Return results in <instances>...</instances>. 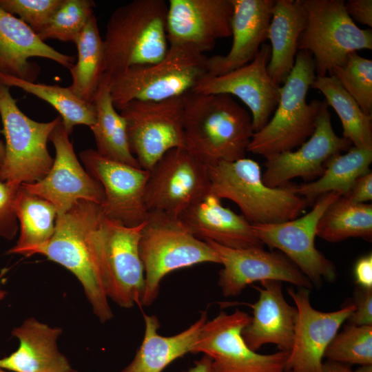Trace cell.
Returning a JSON list of instances; mask_svg holds the SVG:
<instances>
[{
    "label": "cell",
    "instance_id": "obj_9",
    "mask_svg": "<svg viewBox=\"0 0 372 372\" xmlns=\"http://www.w3.org/2000/svg\"><path fill=\"white\" fill-rule=\"evenodd\" d=\"M343 0H302L307 24L298 50L311 54L316 76L329 75L348 56L372 49V31L361 29L347 13Z\"/></svg>",
    "mask_w": 372,
    "mask_h": 372
},
{
    "label": "cell",
    "instance_id": "obj_2",
    "mask_svg": "<svg viewBox=\"0 0 372 372\" xmlns=\"http://www.w3.org/2000/svg\"><path fill=\"white\" fill-rule=\"evenodd\" d=\"M185 148L207 167L245 157L254 133L251 116L227 94L185 95Z\"/></svg>",
    "mask_w": 372,
    "mask_h": 372
},
{
    "label": "cell",
    "instance_id": "obj_31",
    "mask_svg": "<svg viewBox=\"0 0 372 372\" xmlns=\"http://www.w3.org/2000/svg\"><path fill=\"white\" fill-rule=\"evenodd\" d=\"M372 148L351 146L346 153L331 156L325 163L323 174L316 180L299 185H291L293 191L313 204L322 195L338 192L346 196L355 180L370 171Z\"/></svg>",
    "mask_w": 372,
    "mask_h": 372
},
{
    "label": "cell",
    "instance_id": "obj_27",
    "mask_svg": "<svg viewBox=\"0 0 372 372\" xmlns=\"http://www.w3.org/2000/svg\"><path fill=\"white\" fill-rule=\"evenodd\" d=\"M307 24L302 0H276L268 29L271 56L267 72L271 80L281 86L294 63L298 39Z\"/></svg>",
    "mask_w": 372,
    "mask_h": 372
},
{
    "label": "cell",
    "instance_id": "obj_37",
    "mask_svg": "<svg viewBox=\"0 0 372 372\" xmlns=\"http://www.w3.org/2000/svg\"><path fill=\"white\" fill-rule=\"evenodd\" d=\"M96 3L92 0H63L48 23L37 34L43 41L56 39L74 43L90 17Z\"/></svg>",
    "mask_w": 372,
    "mask_h": 372
},
{
    "label": "cell",
    "instance_id": "obj_28",
    "mask_svg": "<svg viewBox=\"0 0 372 372\" xmlns=\"http://www.w3.org/2000/svg\"><path fill=\"white\" fill-rule=\"evenodd\" d=\"M144 320L145 329L142 344L133 360L120 372H162L174 360L192 352L208 319L207 312L204 311L189 327L172 336L158 333L160 322L156 316L144 314Z\"/></svg>",
    "mask_w": 372,
    "mask_h": 372
},
{
    "label": "cell",
    "instance_id": "obj_50",
    "mask_svg": "<svg viewBox=\"0 0 372 372\" xmlns=\"http://www.w3.org/2000/svg\"><path fill=\"white\" fill-rule=\"evenodd\" d=\"M70 372H76L75 370L72 369Z\"/></svg>",
    "mask_w": 372,
    "mask_h": 372
},
{
    "label": "cell",
    "instance_id": "obj_20",
    "mask_svg": "<svg viewBox=\"0 0 372 372\" xmlns=\"http://www.w3.org/2000/svg\"><path fill=\"white\" fill-rule=\"evenodd\" d=\"M351 146L349 141L334 132L328 105L324 101L313 133L297 150L265 158L262 180L269 187H278L297 177L305 180L319 178L331 156L347 152Z\"/></svg>",
    "mask_w": 372,
    "mask_h": 372
},
{
    "label": "cell",
    "instance_id": "obj_22",
    "mask_svg": "<svg viewBox=\"0 0 372 372\" xmlns=\"http://www.w3.org/2000/svg\"><path fill=\"white\" fill-rule=\"evenodd\" d=\"M232 44L225 55L207 57V74L219 76L250 63L267 39L274 0H231Z\"/></svg>",
    "mask_w": 372,
    "mask_h": 372
},
{
    "label": "cell",
    "instance_id": "obj_7",
    "mask_svg": "<svg viewBox=\"0 0 372 372\" xmlns=\"http://www.w3.org/2000/svg\"><path fill=\"white\" fill-rule=\"evenodd\" d=\"M138 248L145 271L143 306L154 302L161 282L169 273L200 263L220 264L206 241L193 236L178 217L161 211L148 212Z\"/></svg>",
    "mask_w": 372,
    "mask_h": 372
},
{
    "label": "cell",
    "instance_id": "obj_19",
    "mask_svg": "<svg viewBox=\"0 0 372 372\" xmlns=\"http://www.w3.org/2000/svg\"><path fill=\"white\" fill-rule=\"evenodd\" d=\"M271 47L263 43L249 63L219 76L205 75L192 92L227 94L238 98L249 108L254 132L269 121L278 103L280 86L267 72Z\"/></svg>",
    "mask_w": 372,
    "mask_h": 372
},
{
    "label": "cell",
    "instance_id": "obj_16",
    "mask_svg": "<svg viewBox=\"0 0 372 372\" xmlns=\"http://www.w3.org/2000/svg\"><path fill=\"white\" fill-rule=\"evenodd\" d=\"M144 223L127 227L104 217V289L107 298L123 308L141 305L144 295L145 271L138 248Z\"/></svg>",
    "mask_w": 372,
    "mask_h": 372
},
{
    "label": "cell",
    "instance_id": "obj_45",
    "mask_svg": "<svg viewBox=\"0 0 372 372\" xmlns=\"http://www.w3.org/2000/svg\"><path fill=\"white\" fill-rule=\"evenodd\" d=\"M187 372H214L211 359L209 356L203 355L200 360L195 362L194 366Z\"/></svg>",
    "mask_w": 372,
    "mask_h": 372
},
{
    "label": "cell",
    "instance_id": "obj_6",
    "mask_svg": "<svg viewBox=\"0 0 372 372\" xmlns=\"http://www.w3.org/2000/svg\"><path fill=\"white\" fill-rule=\"evenodd\" d=\"M207 56L189 45H169L159 61L136 66L110 77L118 111L132 101H159L192 92L207 74Z\"/></svg>",
    "mask_w": 372,
    "mask_h": 372
},
{
    "label": "cell",
    "instance_id": "obj_25",
    "mask_svg": "<svg viewBox=\"0 0 372 372\" xmlns=\"http://www.w3.org/2000/svg\"><path fill=\"white\" fill-rule=\"evenodd\" d=\"M256 288L259 298L251 304L253 317L243 329L242 335L247 346L254 351L267 344H276L280 351H289L293 339L297 309L285 300L282 282H260Z\"/></svg>",
    "mask_w": 372,
    "mask_h": 372
},
{
    "label": "cell",
    "instance_id": "obj_11",
    "mask_svg": "<svg viewBox=\"0 0 372 372\" xmlns=\"http://www.w3.org/2000/svg\"><path fill=\"white\" fill-rule=\"evenodd\" d=\"M184 99L132 101L119 111L126 122L131 152L141 168L150 170L169 150L185 148Z\"/></svg>",
    "mask_w": 372,
    "mask_h": 372
},
{
    "label": "cell",
    "instance_id": "obj_8",
    "mask_svg": "<svg viewBox=\"0 0 372 372\" xmlns=\"http://www.w3.org/2000/svg\"><path fill=\"white\" fill-rule=\"evenodd\" d=\"M0 116L6 138L0 180L19 188L23 184L41 180L54 162L48 149V141L61 118L59 116L49 122L32 120L17 106L10 87L1 82Z\"/></svg>",
    "mask_w": 372,
    "mask_h": 372
},
{
    "label": "cell",
    "instance_id": "obj_24",
    "mask_svg": "<svg viewBox=\"0 0 372 372\" xmlns=\"http://www.w3.org/2000/svg\"><path fill=\"white\" fill-rule=\"evenodd\" d=\"M196 238L212 240L234 249L264 247L252 224L242 215L223 206L210 192L189 206L178 216Z\"/></svg>",
    "mask_w": 372,
    "mask_h": 372
},
{
    "label": "cell",
    "instance_id": "obj_23",
    "mask_svg": "<svg viewBox=\"0 0 372 372\" xmlns=\"http://www.w3.org/2000/svg\"><path fill=\"white\" fill-rule=\"evenodd\" d=\"M32 57L54 61L68 70L74 61L73 56L48 45L25 22L0 7V73L35 82L40 69L28 61Z\"/></svg>",
    "mask_w": 372,
    "mask_h": 372
},
{
    "label": "cell",
    "instance_id": "obj_41",
    "mask_svg": "<svg viewBox=\"0 0 372 372\" xmlns=\"http://www.w3.org/2000/svg\"><path fill=\"white\" fill-rule=\"evenodd\" d=\"M354 298L355 309L347 319L349 324L372 326V289L360 288Z\"/></svg>",
    "mask_w": 372,
    "mask_h": 372
},
{
    "label": "cell",
    "instance_id": "obj_32",
    "mask_svg": "<svg viewBox=\"0 0 372 372\" xmlns=\"http://www.w3.org/2000/svg\"><path fill=\"white\" fill-rule=\"evenodd\" d=\"M74 43L77 49V61L69 69L72 79L69 88L80 99L93 103L105 72L103 41L94 14Z\"/></svg>",
    "mask_w": 372,
    "mask_h": 372
},
{
    "label": "cell",
    "instance_id": "obj_14",
    "mask_svg": "<svg viewBox=\"0 0 372 372\" xmlns=\"http://www.w3.org/2000/svg\"><path fill=\"white\" fill-rule=\"evenodd\" d=\"M79 156L86 171L103 187L104 217L127 227L145 223L148 211L144 197L149 170L107 159L93 149L83 150Z\"/></svg>",
    "mask_w": 372,
    "mask_h": 372
},
{
    "label": "cell",
    "instance_id": "obj_36",
    "mask_svg": "<svg viewBox=\"0 0 372 372\" xmlns=\"http://www.w3.org/2000/svg\"><path fill=\"white\" fill-rule=\"evenodd\" d=\"M324 358L347 365L372 364V326H345L327 347Z\"/></svg>",
    "mask_w": 372,
    "mask_h": 372
},
{
    "label": "cell",
    "instance_id": "obj_47",
    "mask_svg": "<svg viewBox=\"0 0 372 372\" xmlns=\"http://www.w3.org/2000/svg\"><path fill=\"white\" fill-rule=\"evenodd\" d=\"M356 372H372V364L362 365L355 370Z\"/></svg>",
    "mask_w": 372,
    "mask_h": 372
},
{
    "label": "cell",
    "instance_id": "obj_3",
    "mask_svg": "<svg viewBox=\"0 0 372 372\" xmlns=\"http://www.w3.org/2000/svg\"><path fill=\"white\" fill-rule=\"evenodd\" d=\"M167 13L164 0H134L115 9L103 39L105 74L161 61L169 49Z\"/></svg>",
    "mask_w": 372,
    "mask_h": 372
},
{
    "label": "cell",
    "instance_id": "obj_38",
    "mask_svg": "<svg viewBox=\"0 0 372 372\" xmlns=\"http://www.w3.org/2000/svg\"><path fill=\"white\" fill-rule=\"evenodd\" d=\"M333 76L367 115L372 116V61L350 54L345 62L333 69Z\"/></svg>",
    "mask_w": 372,
    "mask_h": 372
},
{
    "label": "cell",
    "instance_id": "obj_35",
    "mask_svg": "<svg viewBox=\"0 0 372 372\" xmlns=\"http://www.w3.org/2000/svg\"><path fill=\"white\" fill-rule=\"evenodd\" d=\"M0 82L17 87L50 103L60 114L65 131L70 134L74 126L84 125L91 128L96 120L94 103L78 97L69 87L26 81L0 73Z\"/></svg>",
    "mask_w": 372,
    "mask_h": 372
},
{
    "label": "cell",
    "instance_id": "obj_21",
    "mask_svg": "<svg viewBox=\"0 0 372 372\" xmlns=\"http://www.w3.org/2000/svg\"><path fill=\"white\" fill-rule=\"evenodd\" d=\"M231 0H169L166 30L169 45H189L205 54L218 39L231 36Z\"/></svg>",
    "mask_w": 372,
    "mask_h": 372
},
{
    "label": "cell",
    "instance_id": "obj_33",
    "mask_svg": "<svg viewBox=\"0 0 372 372\" xmlns=\"http://www.w3.org/2000/svg\"><path fill=\"white\" fill-rule=\"evenodd\" d=\"M311 87L324 96L326 103L338 115L343 137L353 146L372 148V116L362 111L336 79L332 75L316 76Z\"/></svg>",
    "mask_w": 372,
    "mask_h": 372
},
{
    "label": "cell",
    "instance_id": "obj_44",
    "mask_svg": "<svg viewBox=\"0 0 372 372\" xmlns=\"http://www.w3.org/2000/svg\"><path fill=\"white\" fill-rule=\"evenodd\" d=\"M355 282L364 289H372V254L358 258L353 268Z\"/></svg>",
    "mask_w": 372,
    "mask_h": 372
},
{
    "label": "cell",
    "instance_id": "obj_4",
    "mask_svg": "<svg viewBox=\"0 0 372 372\" xmlns=\"http://www.w3.org/2000/svg\"><path fill=\"white\" fill-rule=\"evenodd\" d=\"M209 192L236 203L252 225L276 224L298 218L309 205L291 185H266L259 164L250 158L221 161L207 167Z\"/></svg>",
    "mask_w": 372,
    "mask_h": 372
},
{
    "label": "cell",
    "instance_id": "obj_18",
    "mask_svg": "<svg viewBox=\"0 0 372 372\" xmlns=\"http://www.w3.org/2000/svg\"><path fill=\"white\" fill-rule=\"evenodd\" d=\"M287 291L298 314L285 372H322L325 351L355 305L352 303L337 311L322 312L312 307L309 289L288 287Z\"/></svg>",
    "mask_w": 372,
    "mask_h": 372
},
{
    "label": "cell",
    "instance_id": "obj_34",
    "mask_svg": "<svg viewBox=\"0 0 372 372\" xmlns=\"http://www.w3.org/2000/svg\"><path fill=\"white\" fill-rule=\"evenodd\" d=\"M316 236L336 242L349 238H372V205L355 203L340 196L331 203L320 217Z\"/></svg>",
    "mask_w": 372,
    "mask_h": 372
},
{
    "label": "cell",
    "instance_id": "obj_43",
    "mask_svg": "<svg viewBox=\"0 0 372 372\" xmlns=\"http://www.w3.org/2000/svg\"><path fill=\"white\" fill-rule=\"evenodd\" d=\"M350 17L360 23L372 27V1L349 0L344 2Z\"/></svg>",
    "mask_w": 372,
    "mask_h": 372
},
{
    "label": "cell",
    "instance_id": "obj_10",
    "mask_svg": "<svg viewBox=\"0 0 372 372\" xmlns=\"http://www.w3.org/2000/svg\"><path fill=\"white\" fill-rule=\"evenodd\" d=\"M251 318L239 309L220 311L204 324L192 353L209 356L214 372H285L288 351L260 354L246 344L242 331Z\"/></svg>",
    "mask_w": 372,
    "mask_h": 372
},
{
    "label": "cell",
    "instance_id": "obj_39",
    "mask_svg": "<svg viewBox=\"0 0 372 372\" xmlns=\"http://www.w3.org/2000/svg\"><path fill=\"white\" fill-rule=\"evenodd\" d=\"M63 0H0V7L25 22L37 34L62 3Z\"/></svg>",
    "mask_w": 372,
    "mask_h": 372
},
{
    "label": "cell",
    "instance_id": "obj_5",
    "mask_svg": "<svg viewBox=\"0 0 372 372\" xmlns=\"http://www.w3.org/2000/svg\"><path fill=\"white\" fill-rule=\"evenodd\" d=\"M311 53L299 50L294 65L280 88L273 116L254 133L247 152L265 158L293 150L313 133L324 101L307 103V94L316 79Z\"/></svg>",
    "mask_w": 372,
    "mask_h": 372
},
{
    "label": "cell",
    "instance_id": "obj_40",
    "mask_svg": "<svg viewBox=\"0 0 372 372\" xmlns=\"http://www.w3.org/2000/svg\"><path fill=\"white\" fill-rule=\"evenodd\" d=\"M18 188L0 180V237L12 240L19 229L14 210V202Z\"/></svg>",
    "mask_w": 372,
    "mask_h": 372
},
{
    "label": "cell",
    "instance_id": "obj_12",
    "mask_svg": "<svg viewBox=\"0 0 372 372\" xmlns=\"http://www.w3.org/2000/svg\"><path fill=\"white\" fill-rule=\"evenodd\" d=\"M341 195L328 192L320 196L304 216L276 224L252 225L259 240L285 254L310 280L313 286L333 282L337 273L334 264L315 245L318 221L328 206Z\"/></svg>",
    "mask_w": 372,
    "mask_h": 372
},
{
    "label": "cell",
    "instance_id": "obj_30",
    "mask_svg": "<svg viewBox=\"0 0 372 372\" xmlns=\"http://www.w3.org/2000/svg\"><path fill=\"white\" fill-rule=\"evenodd\" d=\"M14 210L19 222L20 235L8 254H38L53 236L57 215L55 207L21 185L15 196Z\"/></svg>",
    "mask_w": 372,
    "mask_h": 372
},
{
    "label": "cell",
    "instance_id": "obj_13",
    "mask_svg": "<svg viewBox=\"0 0 372 372\" xmlns=\"http://www.w3.org/2000/svg\"><path fill=\"white\" fill-rule=\"evenodd\" d=\"M207 167L185 148L167 152L149 170L145 190L147 211L178 217L209 193Z\"/></svg>",
    "mask_w": 372,
    "mask_h": 372
},
{
    "label": "cell",
    "instance_id": "obj_48",
    "mask_svg": "<svg viewBox=\"0 0 372 372\" xmlns=\"http://www.w3.org/2000/svg\"><path fill=\"white\" fill-rule=\"evenodd\" d=\"M5 157V145L0 141V167L3 162Z\"/></svg>",
    "mask_w": 372,
    "mask_h": 372
},
{
    "label": "cell",
    "instance_id": "obj_51",
    "mask_svg": "<svg viewBox=\"0 0 372 372\" xmlns=\"http://www.w3.org/2000/svg\"><path fill=\"white\" fill-rule=\"evenodd\" d=\"M0 372H5V371H3L2 369H1V368H0Z\"/></svg>",
    "mask_w": 372,
    "mask_h": 372
},
{
    "label": "cell",
    "instance_id": "obj_29",
    "mask_svg": "<svg viewBox=\"0 0 372 372\" xmlns=\"http://www.w3.org/2000/svg\"><path fill=\"white\" fill-rule=\"evenodd\" d=\"M94 104L96 120L90 129L95 138L96 151L107 159L141 167L130 149L125 120L113 104L110 76L107 74L99 84Z\"/></svg>",
    "mask_w": 372,
    "mask_h": 372
},
{
    "label": "cell",
    "instance_id": "obj_49",
    "mask_svg": "<svg viewBox=\"0 0 372 372\" xmlns=\"http://www.w3.org/2000/svg\"><path fill=\"white\" fill-rule=\"evenodd\" d=\"M6 295V292L4 291L0 290V300H1Z\"/></svg>",
    "mask_w": 372,
    "mask_h": 372
},
{
    "label": "cell",
    "instance_id": "obj_26",
    "mask_svg": "<svg viewBox=\"0 0 372 372\" xmlns=\"http://www.w3.org/2000/svg\"><path fill=\"white\" fill-rule=\"evenodd\" d=\"M62 333L33 318L12 330L19 341L17 351L0 359V368L15 372H70L72 369L58 349L56 341Z\"/></svg>",
    "mask_w": 372,
    "mask_h": 372
},
{
    "label": "cell",
    "instance_id": "obj_52",
    "mask_svg": "<svg viewBox=\"0 0 372 372\" xmlns=\"http://www.w3.org/2000/svg\"><path fill=\"white\" fill-rule=\"evenodd\" d=\"M287 372H289V371H287Z\"/></svg>",
    "mask_w": 372,
    "mask_h": 372
},
{
    "label": "cell",
    "instance_id": "obj_15",
    "mask_svg": "<svg viewBox=\"0 0 372 372\" xmlns=\"http://www.w3.org/2000/svg\"><path fill=\"white\" fill-rule=\"evenodd\" d=\"M70 135L61 121L49 138L55 149L50 170L41 180L21 185L30 193L50 202L57 215L65 213L80 200L99 205L104 201L101 185L80 164Z\"/></svg>",
    "mask_w": 372,
    "mask_h": 372
},
{
    "label": "cell",
    "instance_id": "obj_46",
    "mask_svg": "<svg viewBox=\"0 0 372 372\" xmlns=\"http://www.w3.org/2000/svg\"><path fill=\"white\" fill-rule=\"evenodd\" d=\"M322 372H356L349 365L326 360L323 362Z\"/></svg>",
    "mask_w": 372,
    "mask_h": 372
},
{
    "label": "cell",
    "instance_id": "obj_1",
    "mask_svg": "<svg viewBox=\"0 0 372 372\" xmlns=\"http://www.w3.org/2000/svg\"><path fill=\"white\" fill-rule=\"evenodd\" d=\"M103 221L101 205L80 200L56 216L53 236L38 254L77 278L94 313L103 323L113 318L104 289Z\"/></svg>",
    "mask_w": 372,
    "mask_h": 372
},
{
    "label": "cell",
    "instance_id": "obj_17",
    "mask_svg": "<svg viewBox=\"0 0 372 372\" xmlns=\"http://www.w3.org/2000/svg\"><path fill=\"white\" fill-rule=\"evenodd\" d=\"M216 253L223 267L218 273V285L226 297L237 296L249 285L264 280L287 282L311 289L310 280L280 251L263 247L234 249L205 240Z\"/></svg>",
    "mask_w": 372,
    "mask_h": 372
},
{
    "label": "cell",
    "instance_id": "obj_42",
    "mask_svg": "<svg viewBox=\"0 0 372 372\" xmlns=\"http://www.w3.org/2000/svg\"><path fill=\"white\" fill-rule=\"evenodd\" d=\"M355 203L364 204L372 200V172L359 177L352 186L349 194L344 196Z\"/></svg>",
    "mask_w": 372,
    "mask_h": 372
}]
</instances>
